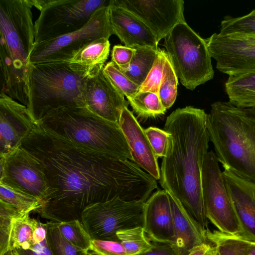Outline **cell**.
<instances>
[{
	"mask_svg": "<svg viewBox=\"0 0 255 255\" xmlns=\"http://www.w3.org/2000/svg\"><path fill=\"white\" fill-rule=\"evenodd\" d=\"M128 67L121 70L132 81L140 86L146 78L154 62L158 50L150 48L138 47Z\"/></svg>",
	"mask_w": 255,
	"mask_h": 255,
	"instance_id": "cell-24",
	"label": "cell"
},
{
	"mask_svg": "<svg viewBox=\"0 0 255 255\" xmlns=\"http://www.w3.org/2000/svg\"><path fill=\"white\" fill-rule=\"evenodd\" d=\"M222 173L241 226L240 236L255 242V182L241 178L227 170Z\"/></svg>",
	"mask_w": 255,
	"mask_h": 255,
	"instance_id": "cell-18",
	"label": "cell"
},
{
	"mask_svg": "<svg viewBox=\"0 0 255 255\" xmlns=\"http://www.w3.org/2000/svg\"><path fill=\"white\" fill-rule=\"evenodd\" d=\"M117 236L127 255H138L149 250L153 245L146 237L142 226L120 231Z\"/></svg>",
	"mask_w": 255,
	"mask_h": 255,
	"instance_id": "cell-27",
	"label": "cell"
},
{
	"mask_svg": "<svg viewBox=\"0 0 255 255\" xmlns=\"http://www.w3.org/2000/svg\"><path fill=\"white\" fill-rule=\"evenodd\" d=\"M25 213L0 200V255L9 250V240L13 220Z\"/></svg>",
	"mask_w": 255,
	"mask_h": 255,
	"instance_id": "cell-33",
	"label": "cell"
},
{
	"mask_svg": "<svg viewBox=\"0 0 255 255\" xmlns=\"http://www.w3.org/2000/svg\"><path fill=\"white\" fill-rule=\"evenodd\" d=\"M3 255H15V254L13 253V251L10 250L5 254H4Z\"/></svg>",
	"mask_w": 255,
	"mask_h": 255,
	"instance_id": "cell-45",
	"label": "cell"
},
{
	"mask_svg": "<svg viewBox=\"0 0 255 255\" xmlns=\"http://www.w3.org/2000/svg\"><path fill=\"white\" fill-rule=\"evenodd\" d=\"M203 200L206 216L218 230L240 236L241 228L228 194L215 153L208 151L201 178Z\"/></svg>",
	"mask_w": 255,
	"mask_h": 255,
	"instance_id": "cell-11",
	"label": "cell"
},
{
	"mask_svg": "<svg viewBox=\"0 0 255 255\" xmlns=\"http://www.w3.org/2000/svg\"></svg>",
	"mask_w": 255,
	"mask_h": 255,
	"instance_id": "cell-47",
	"label": "cell"
},
{
	"mask_svg": "<svg viewBox=\"0 0 255 255\" xmlns=\"http://www.w3.org/2000/svg\"><path fill=\"white\" fill-rule=\"evenodd\" d=\"M205 39L216 68L222 73L230 76L255 72V40L219 33Z\"/></svg>",
	"mask_w": 255,
	"mask_h": 255,
	"instance_id": "cell-13",
	"label": "cell"
},
{
	"mask_svg": "<svg viewBox=\"0 0 255 255\" xmlns=\"http://www.w3.org/2000/svg\"><path fill=\"white\" fill-rule=\"evenodd\" d=\"M119 124L127 140L132 161L156 180L160 170L156 157L143 129L128 107L123 109Z\"/></svg>",
	"mask_w": 255,
	"mask_h": 255,
	"instance_id": "cell-20",
	"label": "cell"
},
{
	"mask_svg": "<svg viewBox=\"0 0 255 255\" xmlns=\"http://www.w3.org/2000/svg\"><path fill=\"white\" fill-rule=\"evenodd\" d=\"M206 235L208 241L215 247L217 255H243L244 238L242 237L209 229Z\"/></svg>",
	"mask_w": 255,
	"mask_h": 255,
	"instance_id": "cell-29",
	"label": "cell"
},
{
	"mask_svg": "<svg viewBox=\"0 0 255 255\" xmlns=\"http://www.w3.org/2000/svg\"><path fill=\"white\" fill-rule=\"evenodd\" d=\"M109 18L114 34L125 46L159 49V41L151 29L138 17L126 9L110 3Z\"/></svg>",
	"mask_w": 255,
	"mask_h": 255,
	"instance_id": "cell-19",
	"label": "cell"
},
{
	"mask_svg": "<svg viewBox=\"0 0 255 255\" xmlns=\"http://www.w3.org/2000/svg\"><path fill=\"white\" fill-rule=\"evenodd\" d=\"M163 39L170 63L184 87L193 90L213 79L212 57L205 39L185 20L177 24Z\"/></svg>",
	"mask_w": 255,
	"mask_h": 255,
	"instance_id": "cell-7",
	"label": "cell"
},
{
	"mask_svg": "<svg viewBox=\"0 0 255 255\" xmlns=\"http://www.w3.org/2000/svg\"><path fill=\"white\" fill-rule=\"evenodd\" d=\"M141 20L159 41L178 23L184 21L182 0H111Z\"/></svg>",
	"mask_w": 255,
	"mask_h": 255,
	"instance_id": "cell-14",
	"label": "cell"
},
{
	"mask_svg": "<svg viewBox=\"0 0 255 255\" xmlns=\"http://www.w3.org/2000/svg\"><path fill=\"white\" fill-rule=\"evenodd\" d=\"M40 221L31 218L29 214H22L13 220L9 240V250L25 244L35 243L34 235Z\"/></svg>",
	"mask_w": 255,
	"mask_h": 255,
	"instance_id": "cell-25",
	"label": "cell"
},
{
	"mask_svg": "<svg viewBox=\"0 0 255 255\" xmlns=\"http://www.w3.org/2000/svg\"><path fill=\"white\" fill-rule=\"evenodd\" d=\"M203 109L187 106L172 112L164 129L169 134L166 155L162 158L159 183L173 195L205 230H208L202 193L203 163L210 141Z\"/></svg>",
	"mask_w": 255,
	"mask_h": 255,
	"instance_id": "cell-2",
	"label": "cell"
},
{
	"mask_svg": "<svg viewBox=\"0 0 255 255\" xmlns=\"http://www.w3.org/2000/svg\"><path fill=\"white\" fill-rule=\"evenodd\" d=\"M0 200L12 205L25 214L38 211L43 206V202L40 199L16 191L0 184Z\"/></svg>",
	"mask_w": 255,
	"mask_h": 255,
	"instance_id": "cell-30",
	"label": "cell"
},
{
	"mask_svg": "<svg viewBox=\"0 0 255 255\" xmlns=\"http://www.w3.org/2000/svg\"><path fill=\"white\" fill-rule=\"evenodd\" d=\"M36 127L26 106L0 93V157L19 147Z\"/></svg>",
	"mask_w": 255,
	"mask_h": 255,
	"instance_id": "cell-15",
	"label": "cell"
},
{
	"mask_svg": "<svg viewBox=\"0 0 255 255\" xmlns=\"http://www.w3.org/2000/svg\"><path fill=\"white\" fill-rule=\"evenodd\" d=\"M144 203L126 201L119 198L95 203L84 209L81 221L92 240L120 243L117 232L142 227Z\"/></svg>",
	"mask_w": 255,
	"mask_h": 255,
	"instance_id": "cell-9",
	"label": "cell"
},
{
	"mask_svg": "<svg viewBox=\"0 0 255 255\" xmlns=\"http://www.w3.org/2000/svg\"><path fill=\"white\" fill-rule=\"evenodd\" d=\"M35 243L25 244L14 249L15 255H53L47 243L45 224L40 222L34 235Z\"/></svg>",
	"mask_w": 255,
	"mask_h": 255,
	"instance_id": "cell-37",
	"label": "cell"
},
{
	"mask_svg": "<svg viewBox=\"0 0 255 255\" xmlns=\"http://www.w3.org/2000/svg\"><path fill=\"white\" fill-rule=\"evenodd\" d=\"M86 107L107 121L119 123L122 112L129 103L104 75L103 69L89 77L84 91Z\"/></svg>",
	"mask_w": 255,
	"mask_h": 255,
	"instance_id": "cell-16",
	"label": "cell"
},
{
	"mask_svg": "<svg viewBox=\"0 0 255 255\" xmlns=\"http://www.w3.org/2000/svg\"><path fill=\"white\" fill-rule=\"evenodd\" d=\"M40 163L49 186L37 212L55 222L81 221L89 205L119 198L145 202L157 180L132 161L82 148L37 127L22 141Z\"/></svg>",
	"mask_w": 255,
	"mask_h": 255,
	"instance_id": "cell-1",
	"label": "cell"
},
{
	"mask_svg": "<svg viewBox=\"0 0 255 255\" xmlns=\"http://www.w3.org/2000/svg\"><path fill=\"white\" fill-rule=\"evenodd\" d=\"M36 124L46 132L79 147L132 161L119 123L104 120L87 108L59 110Z\"/></svg>",
	"mask_w": 255,
	"mask_h": 255,
	"instance_id": "cell-6",
	"label": "cell"
},
{
	"mask_svg": "<svg viewBox=\"0 0 255 255\" xmlns=\"http://www.w3.org/2000/svg\"><path fill=\"white\" fill-rule=\"evenodd\" d=\"M103 72L113 85L127 99L138 92L140 86L128 78L112 61L106 64Z\"/></svg>",
	"mask_w": 255,
	"mask_h": 255,
	"instance_id": "cell-34",
	"label": "cell"
},
{
	"mask_svg": "<svg viewBox=\"0 0 255 255\" xmlns=\"http://www.w3.org/2000/svg\"><path fill=\"white\" fill-rule=\"evenodd\" d=\"M206 126L224 170L255 182V109L215 102L207 114Z\"/></svg>",
	"mask_w": 255,
	"mask_h": 255,
	"instance_id": "cell-4",
	"label": "cell"
},
{
	"mask_svg": "<svg viewBox=\"0 0 255 255\" xmlns=\"http://www.w3.org/2000/svg\"><path fill=\"white\" fill-rule=\"evenodd\" d=\"M167 58L166 52L159 49L153 66L145 80L140 85L138 92H150L158 94Z\"/></svg>",
	"mask_w": 255,
	"mask_h": 255,
	"instance_id": "cell-36",
	"label": "cell"
},
{
	"mask_svg": "<svg viewBox=\"0 0 255 255\" xmlns=\"http://www.w3.org/2000/svg\"><path fill=\"white\" fill-rule=\"evenodd\" d=\"M114 34L109 18V6L96 10L80 29L57 38L34 43L28 64L70 62L74 55L91 41Z\"/></svg>",
	"mask_w": 255,
	"mask_h": 255,
	"instance_id": "cell-10",
	"label": "cell"
},
{
	"mask_svg": "<svg viewBox=\"0 0 255 255\" xmlns=\"http://www.w3.org/2000/svg\"><path fill=\"white\" fill-rule=\"evenodd\" d=\"M240 35H242L244 36L249 39L255 40V35H242V34H240Z\"/></svg>",
	"mask_w": 255,
	"mask_h": 255,
	"instance_id": "cell-44",
	"label": "cell"
},
{
	"mask_svg": "<svg viewBox=\"0 0 255 255\" xmlns=\"http://www.w3.org/2000/svg\"><path fill=\"white\" fill-rule=\"evenodd\" d=\"M128 100L134 113L145 119L164 115L166 111L162 106L158 95L154 93L138 92Z\"/></svg>",
	"mask_w": 255,
	"mask_h": 255,
	"instance_id": "cell-26",
	"label": "cell"
},
{
	"mask_svg": "<svg viewBox=\"0 0 255 255\" xmlns=\"http://www.w3.org/2000/svg\"><path fill=\"white\" fill-rule=\"evenodd\" d=\"M187 255H217L215 247L208 242L193 248Z\"/></svg>",
	"mask_w": 255,
	"mask_h": 255,
	"instance_id": "cell-42",
	"label": "cell"
},
{
	"mask_svg": "<svg viewBox=\"0 0 255 255\" xmlns=\"http://www.w3.org/2000/svg\"><path fill=\"white\" fill-rule=\"evenodd\" d=\"M56 223L60 233L66 240L78 248L90 251L92 239L80 220Z\"/></svg>",
	"mask_w": 255,
	"mask_h": 255,
	"instance_id": "cell-31",
	"label": "cell"
},
{
	"mask_svg": "<svg viewBox=\"0 0 255 255\" xmlns=\"http://www.w3.org/2000/svg\"><path fill=\"white\" fill-rule=\"evenodd\" d=\"M45 228L47 243L53 255H87L88 251L73 245L62 236L56 222H47Z\"/></svg>",
	"mask_w": 255,
	"mask_h": 255,
	"instance_id": "cell-28",
	"label": "cell"
},
{
	"mask_svg": "<svg viewBox=\"0 0 255 255\" xmlns=\"http://www.w3.org/2000/svg\"><path fill=\"white\" fill-rule=\"evenodd\" d=\"M168 194L176 239L175 247L178 255H187L196 246L209 242L206 235L207 230L194 220L173 195Z\"/></svg>",
	"mask_w": 255,
	"mask_h": 255,
	"instance_id": "cell-21",
	"label": "cell"
},
{
	"mask_svg": "<svg viewBox=\"0 0 255 255\" xmlns=\"http://www.w3.org/2000/svg\"><path fill=\"white\" fill-rule=\"evenodd\" d=\"M90 251L98 255H127L120 243L106 240H92Z\"/></svg>",
	"mask_w": 255,
	"mask_h": 255,
	"instance_id": "cell-39",
	"label": "cell"
},
{
	"mask_svg": "<svg viewBox=\"0 0 255 255\" xmlns=\"http://www.w3.org/2000/svg\"><path fill=\"white\" fill-rule=\"evenodd\" d=\"M138 255H178L176 247L169 244H153L149 250Z\"/></svg>",
	"mask_w": 255,
	"mask_h": 255,
	"instance_id": "cell-41",
	"label": "cell"
},
{
	"mask_svg": "<svg viewBox=\"0 0 255 255\" xmlns=\"http://www.w3.org/2000/svg\"><path fill=\"white\" fill-rule=\"evenodd\" d=\"M225 89L233 105L255 109V72L229 76Z\"/></svg>",
	"mask_w": 255,
	"mask_h": 255,
	"instance_id": "cell-22",
	"label": "cell"
},
{
	"mask_svg": "<svg viewBox=\"0 0 255 255\" xmlns=\"http://www.w3.org/2000/svg\"><path fill=\"white\" fill-rule=\"evenodd\" d=\"M87 255H97V254L95 253L94 252H93L91 251H89L88 252Z\"/></svg>",
	"mask_w": 255,
	"mask_h": 255,
	"instance_id": "cell-46",
	"label": "cell"
},
{
	"mask_svg": "<svg viewBox=\"0 0 255 255\" xmlns=\"http://www.w3.org/2000/svg\"><path fill=\"white\" fill-rule=\"evenodd\" d=\"M243 255H255V242L244 238Z\"/></svg>",
	"mask_w": 255,
	"mask_h": 255,
	"instance_id": "cell-43",
	"label": "cell"
},
{
	"mask_svg": "<svg viewBox=\"0 0 255 255\" xmlns=\"http://www.w3.org/2000/svg\"><path fill=\"white\" fill-rule=\"evenodd\" d=\"M40 11L34 22V43L55 38L84 26L98 9L111 0H31Z\"/></svg>",
	"mask_w": 255,
	"mask_h": 255,
	"instance_id": "cell-8",
	"label": "cell"
},
{
	"mask_svg": "<svg viewBox=\"0 0 255 255\" xmlns=\"http://www.w3.org/2000/svg\"><path fill=\"white\" fill-rule=\"evenodd\" d=\"M110 49L109 39L99 38L85 46L74 55L70 62L80 65L95 75L105 66Z\"/></svg>",
	"mask_w": 255,
	"mask_h": 255,
	"instance_id": "cell-23",
	"label": "cell"
},
{
	"mask_svg": "<svg viewBox=\"0 0 255 255\" xmlns=\"http://www.w3.org/2000/svg\"><path fill=\"white\" fill-rule=\"evenodd\" d=\"M220 27L219 33L222 35H255V9L241 16H225L221 22Z\"/></svg>",
	"mask_w": 255,
	"mask_h": 255,
	"instance_id": "cell-32",
	"label": "cell"
},
{
	"mask_svg": "<svg viewBox=\"0 0 255 255\" xmlns=\"http://www.w3.org/2000/svg\"><path fill=\"white\" fill-rule=\"evenodd\" d=\"M92 76L85 68L71 62L28 64L27 107L35 123L59 110L86 108L85 87Z\"/></svg>",
	"mask_w": 255,
	"mask_h": 255,
	"instance_id": "cell-5",
	"label": "cell"
},
{
	"mask_svg": "<svg viewBox=\"0 0 255 255\" xmlns=\"http://www.w3.org/2000/svg\"><path fill=\"white\" fill-rule=\"evenodd\" d=\"M144 132L156 157L158 158L165 156L167 149L168 133L164 129L153 127L144 129Z\"/></svg>",
	"mask_w": 255,
	"mask_h": 255,
	"instance_id": "cell-38",
	"label": "cell"
},
{
	"mask_svg": "<svg viewBox=\"0 0 255 255\" xmlns=\"http://www.w3.org/2000/svg\"><path fill=\"white\" fill-rule=\"evenodd\" d=\"M135 51V49L126 46L115 45L113 47L112 51V61L121 70H124L128 67Z\"/></svg>",
	"mask_w": 255,
	"mask_h": 255,
	"instance_id": "cell-40",
	"label": "cell"
},
{
	"mask_svg": "<svg viewBox=\"0 0 255 255\" xmlns=\"http://www.w3.org/2000/svg\"><path fill=\"white\" fill-rule=\"evenodd\" d=\"M142 227L150 239L158 243L176 245L173 216L168 192L158 190L145 202Z\"/></svg>",
	"mask_w": 255,
	"mask_h": 255,
	"instance_id": "cell-17",
	"label": "cell"
},
{
	"mask_svg": "<svg viewBox=\"0 0 255 255\" xmlns=\"http://www.w3.org/2000/svg\"><path fill=\"white\" fill-rule=\"evenodd\" d=\"M177 86L178 78L168 57L158 93L161 103L166 110L170 108L176 100Z\"/></svg>",
	"mask_w": 255,
	"mask_h": 255,
	"instance_id": "cell-35",
	"label": "cell"
},
{
	"mask_svg": "<svg viewBox=\"0 0 255 255\" xmlns=\"http://www.w3.org/2000/svg\"><path fill=\"white\" fill-rule=\"evenodd\" d=\"M0 184L22 193L36 197L42 202L49 186L43 168L32 154L21 147L0 157Z\"/></svg>",
	"mask_w": 255,
	"mask_h": 255,
	"instance_id": "cell-12",
	"label": "cell"
},
{
	"mask_svg": "<svg viewBox=\"0 0 255 255\" xmlns=\"http://www.w3.org/2000/svg\"><path fill=\"white\" fill-rule=\"evenodd\" d=\"M31 0H0V92L27 107L28 59L34 44Z\"/></svg>",
	"mask_w": 255,
	"mask_h": 255,
	"instance_id": "cell-3",
	"label": "cell"
}]
</instances>
